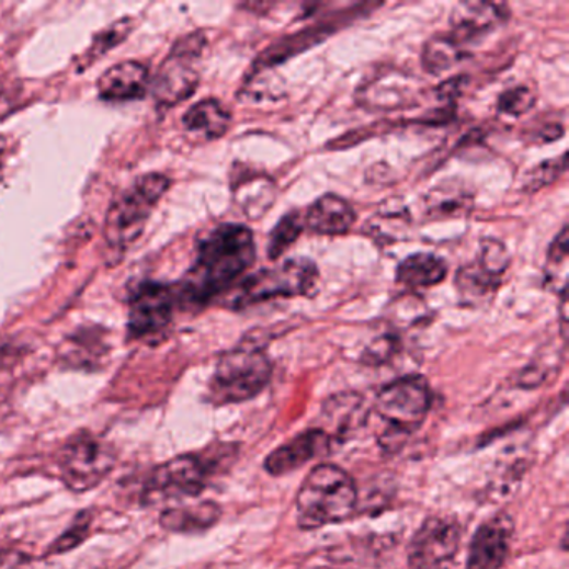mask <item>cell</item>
<instances>
[{"label":"cell","instance_id":"obj_18","mask_svg":"<svg viewBox=\"0 0 569 569\" xmlns=\"http://www.w3.org/2000/svg\"><path fill=\"white\" fill-rule=\"evenodd\" d=\"M356 210L338 194L319 197L305 214L306 229L318 236H344L356 224Z\"/></svg>","mask_w":569,"mask_h":569},{"label":"cell","instance_id":"obj_26","mask_svg":"<svg viewBox=\"0 0 569 569\" xmlns=\"http://www.w3.org/2000/svg\"><path fill=\"white\" fill-rule=\"evenodd\" d=\"M236 200L244 209L246 216L258 220L273 207L276 201V184L265 174L248 175L235 184Z\"/></svg>","mask_w":569,"mask_h":569},{"label":"cell","instance_id":"obj_23","mask_svg":"<svg viewBox=\"0 0 569 569\" xmlns=\"http://www.w3.org/2000/svg\"><path fill=\"white\" fill-rule=\"evenodd\" d=\"M447 262L433 252H416L406 258L396 271V281L409 289L433 287L446 280Z\"/></svg>","mask_w":569,"mask_h":569},{"label":"cell","instance_id":"obj_7","mask_svg":"<svg viewBox=\"0 0 569 569\" xmlns=\"http://www.w3.org/2000/svg\"><path fill=\"white\" fill-rule=\"evenodd\" d=\"M216 462L206 454H181L156 466L144 482L140 503L156 507L200 497L216 471Z\"/></svg>","mask_w":569,"mask_h":569},{"label":"cell","instance_id":"obj_12","mask_svg":"<svg viewBox=\"0 0 569 569\" xmlns=\"http://www.w3.org/2000/svg\"><path fill=\"white\" fill-rule=\"evenodd\" d=\"M424 95L418 79L399 70L382 72L357 91V102L371 111H396L418 105Z\"/></svg>","mask_w":569,"mask_h":569},{"label":"cell","instance_id":"obj_25","mask_svg":"<svg viewBox=\"0 0 569 569\" xmlns=\"http://www.w3.org/2000/svg\"><path fill=\"white\" fill-rule=\"evenodd\" d=\"M411 227L409 210L401 203L389 200L366 224V235L382 246L395 244L408 235Z\"/></svg>","mask_w":569,"mask_h":569},{"label":"cell","instance_id":"obj_24","mask_svg":"<svg viewBox=\"0 0 569 569\" xmlns=\"http://www.w3.org/2000/svg\"><path fill=\"white\" fill-rule=\"evenodd\" d=\"M332 32H334L332 25H318V27L296 32V34L289 35L286 39L274 43L270 49H265L252 67H255V69H273L277 64L286 62L289 57L296 56V54L303 53V50L311 49L316 44L322 43Z\"/></svg>","mask_w":569,"mask_h":569},{"label":"cell","instance_id":"obj_6","mask_svg":"<svg viewBox=\"0 0 569 569\" xmlns=\"http://www.w3.org/2000/svg\"><path fill=\"white\" fill-rule=\"evenodd\" d=\"M171 181L164 174H146L127 187L112 204L105 223V241L117 252L126 251L139 239L150 214L168 193Z\"/></svg>","mask_w":569,"mask_h":569},{"label":"cell","instance_id":"obj_1","mask_svg":"<svg viewBox=\"0 0 569 569\" xmlns=\"http://www.w3.org/2000/svg\"><path fill=\"white\" fill-rule=\"evenodd\" d=\"M254 232L242 224H220L201 239L196 261L174 286L178 306L201 309L232 289L255 262Z\"/></svg>","mask_w":569,"mask_h":569},{"label":"cell","instance_id":"obj_38","mask_svg":"<svg viewBox=\"0 0 569 569\" xmlns=\"http://www.w3.org/2000/svg\"><path fill=\"white\" fill-rule=\"evenodd\" d=\"M2 158H4V140L0 139V169H2Z\"/></svg>","mask_w":569,"mask_h":569},{"label":"cell","instance_id":"obj_14","mask_svg":"<svg viewBox=\"0 0 569 569\" xmlns=\"http://www.w3.org/2000/svg\"><path fill=\"white\" fill-rule=\"evenodd\" d=\"M508 19H510V9L507 4L481 2V0L459 2L451 11V35L466 46L497 31L498 27L507 24Z\"/></svg>","mask_w":569,"mask_h":569},{"label":"cell","instance_id":"obj_17","mask_svg":"<svg viewBox=\"0 0 569 569\" xmlns=\"http://www.w3.org/2000/svg\"><path fill=\"white\" fill-rule=\"evenodd\" d=\"M475 207V196L463 182L443 181L421 200V213L426 220L465 219Z\"/></svg>","mask_w":569,"mask_h":569},{"label":"cell","instance_id":"obj_27","mask_svg":"<svg viewBox=\"0 0 569 569\" xmlns=\"http://www.w3.org/2000/svg\"><path fill=\"white\" fill-rule=\"evenodd\" d=\"M468 54L465 46L454 39L453 35L437 34L424 44L421 64L431 76H441L453 69L454 66L462 64Z\"/></svg>","mask_w":569,"mask_h":569},{"label":"cell","instance_id":"obj_34","mask_svg":"<svg viewBox=\"0 0 569 569\" xmlns=\"http://www.w3.org/2000/svg\"><path fill=\"white\" fill-rule=\"evenodd\" d=\"M476 261L481 262L491 273L504 277L510 270L511 255L503 242L498 241V239L486 238L479 246V254Z\"/></svg>","mask_w":569,"mask_h":569},{"label":"cell","instance_id":"obj_20","mask_svg":"<svg viewBox=\"0 0 569 569\" xmlns=\"http://www.w3.org/2000/svg\"><path fill=\"white\" fill-rule=\"evenodd\" d=\"M503 280L504 277L491 273L481 262L473 261L459 268L454 277V286L458 291L462 305L479 308L489 305V300L497 296Z\"/></svg>","mask_w":569,"mask_h":569},{"label":"cell","instance_id":"obj_22","mask_svg":"<svg viewBox=\"0 0 569 569\" xmlns=\"http://www.w3.org/2000/svg\"><path fill=\"white\" fill-rule=\"evenodd\" d=\"M231 112L217 99H204L185 112L182 126L187 133L196 134L207 140L226 136L231 127Z\"/></svg>","mask_w":569,"mask_h":569},{"label":"cell","instance_id":"obj_32","mask_svg":"<svg viewBox=\"0 0 569 569\" xmlns=\"http://www.w3.org/2000/svg\"><path fill=\"white\" fill-rule=\"evenodd\" d=\"M91 533V516L89 513H79L62 535L49 546L47 555H64L81 546Z\"/></svg>","mask_w":569,"mask_h":569},{"label":"cell","instance_id":"obj_3","mask_svg":"<svg viewBox=\"0 0 569 569\" xmlns=\"http://www.w3.org/2000/svg\"><path fill=\"white\" fill-rule=\"evenodd\" d=\"M357 488L353 476L335 465H319L306 476L296 497L297 526L319 530L353 516Z\"/></svg>","mask_w":569,"mask_h":569},{"label":"cell","instance_id":"obj_33","mask_svg":"<svg viewBox=\"0 0 569 569\" xmlns=\"http://www.w3.org/2000/svg\"><path fill=\"white\" fill-rule=\"evenodd\" d=\"M566 172V155H561L558 159H548L536 166L533 171L527 172L526 179L523 182L524 193H536L539 189L548 187L555 184L559 178Z\"/></svg>","mask_w":569,"mask_h":569},{"label":"cell","instance_id":"obj_19","mask_svg":"<svg viewBox=\"0 0 569 569\" xmlns=\"http://www.w3.org/2000/svg\"><path fill=\"white\" fill-rule=\"evenodd\" d=\"M149 69L136 60L116 64L99 78V95L104 101L123 102L144 98L149 89Z\"/></svg>","mask_w":569,"mask_h":569},{"label":"cell","instance_id":"obj_10","mask_svg":"<svg viewBox=\"0 0 569 569\" xmlns=\"http://www.w3.org/2000/svg\"><path fill=\"white\" fill-rule=\"evenodd\" d=\"M462 524L453 517L430 516L408 546L409 569H451L462 548Z\"/></svg>","mask_w":569,"mask_h":569},{"label":"cell","instance_id":"obj_28","mask_svg":"<svg viewBox=\"0 0 569 569\" xmlns=\"http://www.w3.org/2000/svg\"><path fill=\"white\" fill-rule=\"evenodd\" d=\"M305 229V216L299 210H291V213L284 214L271 231L270 242H268V258L271 261L283 258L287 249L296 244Z\"/></svg>","mask_w":569,"mask_h":569},{"label":"cell","instance_id":"obj_8","mask_svg":"<svg viewBox=\"0 0 569 569\" xmlns=\"http://www.w3.org/2000/svg\"><path fill=\"white\" fill-rule=\"evenodd\" d=\"M206 46L204 32L184 35L172 46L152 84L158 107H174L196 92L201 81L200 62Z\"/></svg>","mask_w":569,"mask_h":569},{"label":"cell","instance_id":"obj_5","mask_svg":"<svg viewBox=\"0 0 569 569\" xmlns=\"http://www.w3.org/2000/svg\"><path fill=\"white\" fill-rule=\"evenodd\" d=\"M319 286V270L308 258L286 259L276 268L258 271L244 277L236 289L231 306L251 308L273 299L315 296Z\"/></svg>","mask_w":569,"mask_h":569},{"label":"cell","instance_id":"obj_2","mask_svg":"<svg viewBox=\"0 0 569 569\" xmlns=\"http://www.w3.org/2000/svg\"><path fill=\"white\" fill-rule=\"evenodd\" d=\"M433 392L420 374H409L386 385L374 399L377 443L388 454L398 453L411 434L423 426Z\"/></svg>","mask_w":569,"mask_h":569},{"label":"cell","instance_id":"obj_35","mask_svg":"<svg viewBox=\"0 0 569 569\" xmlns=\"http://www.w3.org/2000/svg\"><path fill=\"white\" fill-rule=\"evenodd\" d=\"M399 348L398 335L385 334L374 339L373 343L367 346V350L363 354V363L369 364V366H379L385 364L386 361L391 360L395 356L396 351Z\"/></svg>","mask_w":569,"mask_h":569},{"label":"cell","instance_id":"obj_4","mask_svg":"<svg viewBox=\"0 0 569 569\" xmlns=\"http://www.w3.org/2000/svg\"><path fill=\"white\" fill-rule=\"evenodd\" d=\"M273 377V363L262 344L242 339L217 361L207 399L214 406L241 405L264 391Z\"/></svg>","mask_w":569,"mask_h":569},{"label":"cell","instance_id":"obj_21","mask_svg":"<svg viewBox=\"0 0 569 569\" xmlns=\"http://www.w3.org/2000/svg\"><path fill=\"white\" fill-rule=\"evenodd\" d=\"M220 508L213 501L172 507L162 511L159 523L166 531L178 535H196L210 530L220 520Z\"/></svg>","mask_w":569,"mask_h":569},{"label":"cell","instance_id":"obj_11","mask_svg":"<svg viewBox=\"0 0 569 569\" xmlns=\"http://www.w3.org/2000/svg\"><path fill=\"white\" fill-rule=\"evenodd\" d=\"M129 335L144 339L150 335H161L174 318L175 299L174 286L146 281L137 284L130 293L129 300Z\"/></svg>","mask_w":569,"mask_h":569},{"label":"cell","instance_id":"obj_9","mask_svg":"<svg viewBox=\"0 0 569 569\" xmlns=\"http://www.w3.org/2000/svg\"><path fill=\"white\" fill-rule=\"evenodd\" d=\"M60 479L70 491H91L116 468V453L91 433L70 437L57 454Z\"/></svg>","mask_w":569,"mask_h":569},{"label":"cell","instance_id":"obj_13","mask_svg":"<svg viewBox=\"0 0 569 569\" xmlns=\"http://www.w3.org/2000/svg\"><path fill=\"white\" fill-rule=\"evenodd\" d=\"M514 524L508 514L500 513L482 523L469 545L468 569H501L510 555Z\"/></svg>","mask_w":569,"mask_h":569},{"label":"cell","instance_id":"obj_16","mask_svg":"<svg viewBox=\"0 0 569 569\" xmlns=\"http://www.w3.org/2000/svg\"><path fill=\"white\" fill-rule=\"evenodd\" d=\"M369 414L363 396L357 392H338L322 406L326 428L321 430L328 434L329 440L344 443L367 423Z\"/></svg>","mask_w":569,"mask_h":569},{"label":"cell","instance_id":"obj_37","mask_svg":"<svg viewBox=\"0 0 569 569\" xmlns=\"http://www.w3.org/2000/svg\"><path fill=\"white\" fill-rule=\"evenodd\" d=\"M0 569H32V559L18 549H2Z\"/></svg>","mask_w":569,"mask_h":569},{"label":"cell","instance_id":"obj_29","mask_svg":"<svg viewBox=\"0 0 569 569\" xmlns=\"http://www.w3.org/2000/svg\"><path fill=\"white\" fill-rule=\"evenodd\" d=\"M271 69H255L252 67L251 76L246 79L244 86L239 91V99L251 104L261 102L277 101L284 98L283 79L276 81V76H271Z\"/></svg>","mask_w":569,"mask_h":569},{"label":"cell","instance_id":"obj_31","mask_svg":"<svg viewBox=\"0 0 569 569\" xmlns=\"http://www.w3.org/2000/svg\"><path fill=\"white\" fill-rule=\"evenodd\" d=\"M133 19H121V21L114 22V24L109 25L107 29L95 35L94 43L89 47L86 56L91 57V60L99 59L107 50L114 49V47L124 43V39L133 32Z\"/></svg>","mask_w":569,"mask_h":569},{"label":"cell","instance_id":"obj_15","mask_svg":"<svg viewBox=\"0 0 569 569\" xmlns=\"http://www.w3.org/2000/svg\"><path fill=\"white\" fill-rule=\"evenodd\" d=\"M332 441L321 428L303 431L265 458L264 468L271 476H286L328 453Z\"/></svg>","mask_w":569,"mask_h":569},{"label":"cell","instance_id":"obj_30","mask_svg":"<svg viewBox=\"0 0 569 569\" xmlns=\"http://www.w3.org/2000/svg\"><path fill=\"white\" fill-rule=\"evenodd\" d=\"M536 101H538V95L530 86H514V88L501 92L497 107L503 116L521 117L535 107Z\"/></svg>","mask_w":569,"mask_h":569},{"label":"cell","instance_id":"obj_36","mask_svg":"<svg viewBox=\"0 0 569 569\" xmlns=\"http://www.w3.org/2000/svg\"><path fill=\"white\" fill-rule=\"evenodd\" d=\"M569 254V239L568 226L562 227L559 235L556 236L555 241L551 242L548 249V259H546V274L555 270H561L566 273V262H568Z\"/></svg>","mask_w":569,"mask_h":569}]
</instances>
